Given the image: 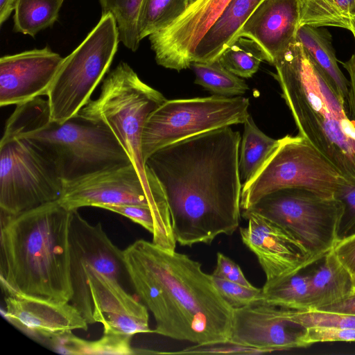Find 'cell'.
I'll list each match as a JSON object with an SVG mask.
<instances>
[{
  "label": "cell",
  "instance_id": "10",
  "mask_svg": "<svg viewBox=\"0 0 355 355\" xmlns=\"http://www.w3.org/2000/svg\"><path fill=\"white\" fill-rule=\"evenodd\" d=\"M248 98L212 95L166 100L148 117L142 134L145 161L157 150L183 139L223 127L244 123Z\"/></svg>",
  "mask_w": 355,
  "mask_h": 355
},
{
  "label": "cell",
  "instance_id": "12",
  "mask_svg": "<svg viewBox=\"0 0 355 355\" xmlns=\"http://www.w3.org/2000/svg\"><path fill=\"white\" fill-rule=\"evenodd\" d=\"M58 202L69 211L106 205H140L170 212L156 178L145 182L132 163L64 182Z\"/></svg>",
  "mask_w": 355,
  "mask_h": 355
},
{
  "label": "cell",
  "instance_id": "36",
  "mask_svg": "<svg viewBox=\"0 0 355 355\" xmlns=\"http://www.w3.org/2000/svg\"><path fill=\"white\" fill-rule=\"evenodd\" d=\"M266 351L238 344L230 340L203 344H195L182 350L171 352H158L162 354H259Z\"/></svg>",
  "mask_w": 355,
  "mask_h": 355
},
{
  "label": "cell",
  "instance_id": "6",
  "mask_svg": "<svg viewBox=\"0 0 355 355\" xmlns=\"http://www.w3.org/2000/svg\"><path fill=\"white\" fill-rule=\"evenodd\" d=\"M166 100L128 63L121 62L104 79L98 97L91 99L78 114L108 128L143 180L151 182L155 176L143 159L142 134L149 115Z\"/></svg>",
  "mask_w": 355,
  "mask_h": 355
},
{
  "label": "cell",
  "instance_id": "27",
  "mask_svg": "<svg viewBox=\"0 0 355 355\" xmlns=\"http://www.w3.org/2000/svg\"><path fill=\"white\" fill-rule=\"evenodd\" d=\"M261 300L279 307L295 310H309L310 277L300 275L285 278L280 282L263 286Z\"/></svg>",
  "mask_w": 355,
  "mask_h": 355
},
{
  "label": "cell",
  "instance_id": "13",
  "mask_svg": "<svg viewBox=\"0 0 355 355\" xmlns=\"http://www.w3.org/2000/svg\"><path fill=\"white\" fill-rule=\"evenodd\" d=\"M69 240L72 288L70 302L89 324H94L89 275L94 270L119 280L124 268L122 250L111 241L100 223H89L78 210L72 211Z\"/></svg>",
  "mask_w": 355,
  "mask_h": 355
},
{
  "label": "cell",
  "instance_id": "22",
  "mask_svg": "<svg viewBox=\"0 0 355 355\" xmlns=\"http://www.w3.org/2000/svg\"><path fill=\"white\" fill-rule=\"evenodd\" d=\"M310 277L309 310L338 302L355 291L353 277L331 251ZM309 311V310H308Z\"/></svg>",
  "mask_w": 355,
  "mask_h": 355
},
{
  "label": "cell",
  "instance_id": "8",
  "mask_svg": "<svg viewBox=\"0 0 355 355\" xmlns=\"http://www.w3.org/2000/svg\"><path fill=\"white\" fill-rule=\"evenodd\" d=\"M243 211L261 216L286 230L317 262L340 240L345 207L336 196L286 188L267 194Z\"/></svg>",
  "mask_w": 355,
  "mask_h": 355
},
{
  "label": "cell",
  "instance_id": "41",
  "mask_svg": "<svg viewBox=\"0 0 355 355\" xmlns=\"http://www.w3.org/2000/svg\"><path fill=\"white\" fill-rule=\"evenodd\" d=\"M318 310L355 315V291L343 300Z\"/></svg>",
  "mask_w": 355,
  "mask_h": 355
},
{
  "label": "cell",
  "instance_id": "25",
  "mask_svg": "<svg viewBox=\"0 0 355 355\" xmlns=\"http://www.w3.org/2000/svg\"><path fill=\"white\" fill-rule=\"evenodd\" d=\"M239 168L242 185L250 182L259 171L280 143L263 133L249 115L243 123Z\"/></svg>",
  "mask_w": 355,
  "mask_h": 355
},
{
  "label": "cell",
  "instance_id": "42",
  "mask_svg": "<svg viewBox=\"0 0 355 355\" xmlns=\"http://www.w3.org/2000/svg\"><path fill=\"white\" fill-rule=\"evenodd\" d=\"M17 0H0V26L9 18L14 11Z\"/></svg>",
  "mask_w": 355,
  "mask_h": 355
},
{
  "label": "cell",
  "instance_id": "7",
  "mask_svg": "<svg viewBox=\"0 0 355 355\" xmlns=\"http://www.w3.org/2000/svg\"><path fill=\"white\" fill-rule=\"evenodd\" d=\"M119 42L114 17L102 13L83 41L63 59L47 94L52 121L64 123L88 103L109 70Z\"/></svg>",
  "mask_w": 355,
  "mask_h": 355
},
{
  "label": "cell",
  "instance_id": "39",
  "mask_svg": "<svg viewBox=\"0 0 355 355\" xmlns=\"http://www.w3.org/2000/svg\"><path fill=\"white\" fill-rule=\"evenodd\" d=\"M331 252L352 277H355V233L340 239Z\"/></svg>",
  "mask_w": 355,
  "mask_h": 355
},
{
  "label": "cell",
  "instance_id": "14",
  "mask_svg": "<svg viewBox=\"0 0 355 355\" xmlns=\"http://www.w3.org/2000/svg\"><path fill=\"white\" fill-rule=\"evenodd\" d=\"M248 220L240 227L243 243L256 255L266 275L264 286L299 273L315 263L302 243L286 230L258 214L242 211Z\"/></svg>",
  "mask_w": 355,
  "mask_h": 355
},
{
  "label": "cell",
  "instance_id": "29",
  "mask_svg": "<svg viewBox=\"0 0 355 355\" xmlns=\"http://www.w3.org/2000/svg\"><path fill=\"white\" fill-rule=\"evenodd\" d=\"M188 6V0H144L137 23L139 40L169 26Z\"/></svg>",
  "mask_w": 355,
  "mask_h": 355
},
{
  "label": "cell",
  "instance_id": "40",
  "mask_svg": "<svg viewBox=\"0 0 355 355\" xmlns=\"http://www.w3.org/2000/svg\"><path fill=\"white\" fill-rule=\"evenodd\" d=\"M342 66L347 72L349 79L345 107L348 117L355 125V51L346 62H341Z\"/></svg>",
  "mask_w": 355,
  "mask_h": 355
},
{
  "label": "cell",
  "instance_id": "16",
  "mask_svg": "<svg viewBox=\"0 0 355 355\" xmlns=\"http://www.w3.org/2000/svg\"><path fill=\"white\" fill-rule=\"evenodd\" d=\"M64 58L46 46L0 58V105L47 96Z\"/></svg>",
  "mask_w": 355,
  "mask_h": 355
},
{
  "label": "cell",
  "instance_id": "31",
  "mask_svg": "<svg viewBox=\"0 0 355 355\" xmlns=\"http://www.w3.org/2000/svg\"><path fill=\"white\" fill-rule=\"evenodd\" d=\"M102 13H110L114 18L120 42L136 51L141 40L139 37L137 23L144 0H98Z\"/></svg>",
  "mask_w": 355,
  "mask_h": 355
},
{
  "label": "cell",
  "instance_id": "44",
  "mask_svg": "<svg viewBox=\"0 0 355 355\" xmlns=\"http://www.w3.org/2000/svg\"><path fill=\"white\" fill-rule=\"evenodd\" d=\"M353 281H354V288H355V277H353Z\"/></svg>",
  "mask_w": 355,
  "mask_h": 355
},
{
  "label": "cell",
  "instance_id": "3",
  "mask_svg": "<svg viewBox=\"0 0 355 355\" xmlns=\"http://www.w3.org/2000/svg\"><path fill=\"white\" fill-rule=\"evenodd\" d=\"M71 216L58 201L17 215L1 214L0 277L7 295L71 301Z\"/></svg>",
  "mask_w": 355,
  "mask_h": 355
},
{
  "label": "cell",
  "instance_id": "37",
  "mask_svg": "<svg viewBox=\"0 0 355 355\" xmlns=\"http://www.w3.org/2000/svg\"><path fill=\"white\" fill-rule=\"evenodd\" d=\"M336 196L345 207L339 232L340 239H342L355 233V186L347 184Z\"/></svg>",
  "mask_w": 355,
  "mask_h": 355
},
{
  "label": "cell",
  "instance_id": "28",
  "mask_svg": "<svg viewBox=\"0 0 355 355\" xmlns=\"http://www.w3.org/2000/svg\"><path fill=\"white\" fill-rule=\"evenodd\" d=\"M190 67L196 76L195 83L215 95L237 96L248 89L246 83L226 69L218 59L209 62H193Z\"/></svg>",
  "mask_w": 355,
  "mask_h": 355
},
{
  "label": "cell",
  "instance_id": "30",
  "mask_svg": "<svg viewBox=\"0 0 355 355\" xmlns=\"http://www.w3.org/2000/svg\"><path fill=\"white\" fill-rule=\"evenodd\" d=\"M218 61L230 71L241 78H250L259 69L266 56L252 40L236 37L221 53Z\"/></svg>",
  "mask_w": 355,
  "mask_h": 355
},
{
  "label": "cell",
  "instance_id": "32",
  "mask_svg": "<svg viewBox=\"0 0 355 355\" xmlns=\"http://www.w3.org/2000/svg\"><path fill=\"white\" fill-rule=\"evenodd\" d=\"M290 321L301 328L329 326L355 329V315L321 310L295 311L288 309Z\"/></svg>",
  "mask_w": 355,
  "mask_h": 355
},
{
  "label": "cell",
  "instance_id": "19",
  "mask_svg": "<svg viewBox=\"0 0 355 355\" xmlns=\"http://www.w3.org/2000/svg\"><path fill=\"white\" fill-rule=\"evenodd\" d=\"M5 316L15 326L49 340L73 330L87 331L88 323L69 302L19 294L7 295Z\"/></svg>",
  "mask_w": 355,
  "mask_h": 355
},
{
  "label": "cell",
  "instance_id": "20",
  "mask_svg": "<svg viewBox=\"0 0 355 355\" xmlns=\"http://www.w3.org/2000/svg\"><path fill=\"white\" fill-rule=\"evenodd\" d=\"M299 28L298 0H263L236 37L254 41L264 52L266 61L272 64L297 40Z\"/></svg>",
  "mask_w": 355,
  "mask_h": 355
},
{
  "label": "cell",
  "instance_id": "26",
  "mask_svg": "<svg viewBox=\"0 0 355 355\" xmlns=\"http://www.w3.org/2000/svg\"><path fill=\"white\" fill-rule=\"evenodd\" d=\"M64 0H17L13 16V31L33 37L52 27L58 20Z\"/></svg>",
  "mask_w": 355,
  "mask_h": 355
},
{
  "label": "cell",
  "instance_id": "34",
  "mask_svg": "<svg viewBox=\"0 0 355 355\" xmlns=\"http://www.w3.org/2000/svg\"><path fill=\"white\" fill-rule=\"evenodd\" d=\"M132 336L121 334H103L93 341L83 340L82 354H137L130 346Z\"/></svg>",
  "mask_w": 355,
  "mask_h": 355
},
{
  "label": "cell",
  "instance_id": "35",
  "mask_svg": "<svg viewBox=\"0 0 355 355\" xmlns=\"http://www.w3.org/2000/svg\"><path fill=\"white\" fill-rule=\"evenodd\" d=\"M355 342V329L329 326H313L303 328L300 337V347L324 342Z\"/></svg>",
  "mask_w": 355,
  "mask_h": 355
},
{
  "label": "cell",
  "instance_id": "1",
  "mask_svg": "<svg viewBox=\"0 0 355 355\" xmlns=\"http://www.w3.org/2000/svg\"><path fill=\"white\" fill-rule=\"evenodd\" d=\"M241 140L239 131L223 127L166 146L145 161L164 191L180 245H209L239 227Z\"/></svg>",
  "mask_w": 355,
  "mask_h": 355
},
{
  "label": "cell",
  "instance_id": "2",
  "mask_svg": "<svg viewBox=\"0 0 355 355\" xmlns=\"http://www.w3.org/2000/svg\"><path fill=\"white\" fill-rule=\"evenodd\" d=\"M122 255L137 294L153 315V333L194 344L230 340L234 309L200 262L144 239Z\"/></svg>",
  "mask_w": 355,
  "mask_h": 355
},
{
  "label": "cell",
  "instance_id": "5",
  "mask_svg": "<svg viewBox=\"0 0 355 355\" xmlns=\"http://www.w3.org/2000/svg\"><path fill=\"white\" fill-rule=\"evenodd\" d=\"M3 136L25 137L35 144L64 182L132 163L108 128L78 114L62 123L53 122L48 101L41 97L17 105Z\"/></svg>",
  "mask_w": 355,
  "mask_h": 355
},
{
  "label": "cell",
  "instance_id": "17",
  "mask_svg": "<svg viewBox=\"0 0 355 355\" xmlns=\"http://www.w3.org/2000/svg\"><path fill=\"white\" fill-rule=\"evenodd\" d=\"M287 311L261 300L234 309L230 340L266 353L300 348L303 328L289 320Z\"/></svg>",
  "mask_w": 355,
  "mask_h": 355
},
{
  "label": "cell",
  "instance_id": "15",
  "mask_svg": "<svg viewBox=\"0 0 355 355\" xmlns=\"http://www.w3.org/2000/svg\"><path fill=\"white\" fill-rule=\"evenodd\" d=\"M231 0H196L172 24L148 39L157 64L180 71L190 67L196 47Z\"/></svg>",
  "mask_w": 355,
  "mask_h": 355
},
{
  "label": "cell",
  "instance_id": "4",
  "mask_svg": "<svg viewBox=\"0 0 355 355\" xmlns=\"http://www.w3.org/2000/svg\"><path fill=\"white\" fill-rule=\"evenodd\" d=\"M272 65L298 135L355 186V125L334 85L297 40Z\"/></svg>",
  "mask_w": 355,
  "mask_h": 355
},
{
  "label": "cell",
  "instance_id": "33",
  "mask_svg": "<svg viewBox=\"0 0 355 355\" xmlns=\"http://www.w3.org/2000/svg\"><path fill=\"white\" fill-rule=\"evenodd\" d=\"M212 277L218 293L233 309L244 307L261 297V288L254 286H246L216 277Z\"/></svg>",
  "mask_w": 355,
  "mask_h": 355
},
{
  "label": "cell",
  "instance_id": "23",
  "mask_svg": "<svg viewBox=\"0 0 355 355\" xmlns=\"http://www.w3.org/2000/svg\"><path fill=\"white\" fill-rule=\"evenodd\" d=\"M297 40L330 80L345 104L349 80L338 66L329 31L322 27L304 25L297 31Z\"/></svg>",
  "mask_w": 355,
  "mask_h": 355
},
{
  "label": "cell",
  "instance_id": "9",
  "mask_svg": "<svg viewBox=\"0 0 355 355\" xmlns=\"http://www.w3.org/2000/svg\"><path fill=\"white\" fill-rule=\"evenodd\" d=\"M347 184L337 169L305 139L286 135L257 175L242 185L241 207L246 210L282 189L301 188L336 196Z\"/></svg>",
  "mask_w": 355,
  "mask_h": 355
},
{
  "label": "cell",
  "instance_id": "21",
  "mask_svg": "<svg viewBox=\"0 0 355 355\" xmlns=\"http://www.w3.org/2000/svg\"><path fill=\"white\" fill-rule=\"evenodd\" d=\"M262 1L231 0L198 44L192 62L217 60Z\"/></svg>",
  "mask_w": 355,
  "mask_h": 355
},
{
  "label": "cell",
  "instance_id": "38",
  "mask_svg": "<svg viewBox=\"0 0 355 355\" xmlns=\"http://www.w3.org/2000/svg\"><path fill=\"white\" fill-rule=\"evenodd\" d=\"M216 266L213 272V277L236 282L246 286H253L247 279L240 266L230 258L221 252L217 253Z\"/></svg>",
  "mask_w": 355,
  "mask_h": 355
},
{
  "label": "cell",
  "instance_id": "18",
  "mask_svg": "<svg viewBox=\"0 0 355 355\" xmlns=\"http://www.w3.org/2000/svg\"><path fill=\"white\" fill-rule=\"evenodd\" d=\"M93 316L103 334L132 336L153 333L148 308L128 293L118 279L92 270L89 275Z\"/></svg>",
  "mask_w": 355,
  "mask_h": 355
},
{
  "label": "cell",
  "instance_id": "11",
  "mask_svg": "<svg viewBox=\"0 0 355 355\" xmlns=\"http://www.w3.org/2000/svg\"><path fill=\"white\" fill-rule=\"evenodd\" d=\"M64 180L53 162L25 137H2L0 142V209L17 215L58 201Z\"/></svg>",
  "mask_w": 355,
  "mask_h": 355
},
{
  "label": "cell",
  "instance_id": "24",
  "mask_svg": "<svg viewBox=\"0 0 355 355\" xmlns=\"http://www.w3.org/2000/svg\"><path fill=\"white\" fill-rule=\"evenodd\" d=\"M300 27L347 29L355 40V0H298Z\"/></svg>",
  "mask_w": 355,
  "mask_h": 355
},
{
  "label": "cell",
  "instance_id": "43",
  "mask_svg": "<svg viewBox=\"0 0 355 355\" xmlns=\"http://www.w3.org/2000/svg\"><path fill=\"white\" fill-rule=\"evenodd\" d=\"M196 0H188V2H189V6H190L191 3H193L194 1H196ZM189 7V6H188Z\"/></svg>",
  "mask_w": 355,
  "mask_h": 355
}]
</instances>
